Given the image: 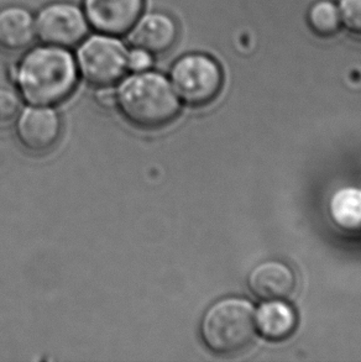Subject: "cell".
<instances>
[{"instance_id": "obj_1", "label": "cell", "mask_w": 361, "mask_h": 362, "mask_svg": "<svg viewBox=\"0 0 361 362\" xmlns=\"http://www.w3.org/2000/svg\"><path fill=\"white\" fill-rule=\"evenodd\" d=\"M10 77L21 98L35 107L64 103L74 93L79 78L71 49L44 44L23 52Z\"/></svg>"}, {"instance_id": "obj_2", "label": "cell", "mask_w": 361, "mask_h": 362, "mask_svg": "<svg viewBox=\"0 0 361 362\" xmlns=\"http://www.w3.org/2000/svg\"><path fill=\"white\" fill-rule=\"evenodd\" d=\"M117 107L134 127L157 130L176 120L180 100L167 77L149 69L122 79L117 88Z\"/></svg>"}, {"instance_id": "obj_3", "label": "cell", "mask_w": 361, "mask_h": 362, "mask_svg": "<svg viewBox=\"0 0 361 362\" xmlns=\"http://www.w3.org/2000/svg\"><path fill=\"white\" fill-rule=\"evenodd\" d=\"M256 312L248 299L229 297L212 304L200 322V338L217 355H236L256 335Z\"/></svg>"}, {"instance_id": "obj_4", "label": "cell", "mask_w": 361, "mask_h": 362, "mask_svg": "<svg viewBox=\"0 0 361 362\" xmlns=\"http://www.w3.org/2000/svg\"><path fill=\"white\" fill-rule=\"evenodd\" d=\"M127 46L118 36L88 35L74 54L79 76L96 88L113 87L127 74Z\"/></svg>"}, {"instance_id": "obj_5", "label": "cell", "mask_w": 361, "mask_h": 362, "mask_svg": "<svg viewBox=\"0 0 361 362\" xmlns=\"http://www.w3.org/2000/svg\"><path fill=\"white\" fill-rule=\"evenodd\" d=\"M168 81L183 103L203 107L219 95L224 76L220 64L210 54L192 52L172 64Z\"/></svg>"}, {"instance_id": "obj_6", "label": "cell", "mask_w": 361, "mask_h": 362, "mask_svg": "<svg viewBox=\"0 0 361 362\" xmlns=\"http://www.w3.org/2000/svg\"><path fill=\"white\" fill-rule=\"evenodd\" d=\"M34 16L36 40L44 45L74 49L91 30L82 6L71 1L49 3Z\"/></svg>"}, {"instance_id": "obj_7", "label": "cell", "mask_w": 361, "mask_h": 362, "mask_svg": "<svg viewBox=\"0 0 361 362\" xmlns=\"http://www.w3.org/2000/svg\"><path fill=\"white\" fill-rule=\"evenodd\" d=\"M89 28L98 34L127 35L145 9V0H82Z\"/></svg>"}, {"instance_id": "obj_8", "label": "cell", "mask_w": 361, "mask_h": 362, "mask_svg": "<svg viewBox=\"0 0 361 362\" xmlns=\"http://www.w3.org/2000/svg\"><path fill=\"white\" fill-rule=\"evenodd\" d=\"M62 132L59 114L50 107L25 109L16 124V137L26 151L42 155L51 151Z\"/></svg>"}, {"instance_id": "obj_9", "label": "cell", "mask_w": 361, "mask_h": 362, "mask_svg": "<svg viewBox=\"0 0 361 362\" xmlns=\"http://www.w3.org/2000/svg\"><path fill=\"white\" fill-rule=\"evenodd\" d=\"M127 35L130 46L145 49L154 57H160L175 47L180 28L171 15L164 11H149L140 15Z\"/></svg>"}, {"instance_id": "obj_10", "label": "cell", "mask_w": 361, "mask_h": 362, "mask_svg": "<svg viewBox=\"0 0 361 362\" xmlns=\"http://www.w3.org/2000/svg\"><path fill=\"white\" fill-rule=\"evenodd\" d=\"M296 284V274L291 267L276 259L255 266L248 277L250 291L263 300L287 298L293 293Z\"/></svg>"}, {"instance_id": "obj_11", "label": "cell", "mask_w": 361, "mask_h": 362, "mask_svg": "<svg viewBox=\"0 0 361 362\" xmlns=\"http://www.w3.org/2000/svg\"><path fill=\"white\" fill-rule=\"evenodd\" d=\"M36 41L35 16L23 5L0 8V49L6 54H23Z\"/></svg>"}, {"instance_id": "obj_12", "label": "cell", "mask_w": 361, "mask_h": 362, "mask_svg": "<svg viewBox=\"0 0 361 362\" xmlns=\"http://www.w3.org/2000/svg\"><path fill=\"white\" fill-rule=\"evenodd\" d=\"M256 329L270 340L288 338L297 327V314L282 299L265 300L256 312Z\"/></svg>"}, {"instance_id": "obj_13", "label": "cell", "mask_w": 361, "mask_h": 362, "mask_svg": "<svg viewBox=\"0 0 361 362\" xmlns=\"http://www.w3.org/2000/svg\"><path fill=\"white\" fill-rule=\"evenodd\" d=\"M333 221L344 230H361V189L345 187L333 194L329 203Z\"/></svg>"}, {"instance_id": "obj_14", "label": "cell", "mask_w": 361, "mask_h": 362, "mask_svg": "<svg viewBox=\"0 0 361 362\" xmlns=\"http://www.w3.org/2000/svg\"><path fill=\"white\" fill-rule=\"evenodd\" d=\"M307 24L318 37H334L339 34L343 26L338 5L331 0H318L308 10Z\"/></svg>"}, {"instance_id": "obj_15", "label": "cell", "mask_w": 361, "mask_h": 362, "mask_svg": "<svg viewBox=\"0 0 361 362\" xmlns=\"http://www.w3.org/2000/svg\"><path fill=\"white\" fill-rule=\"evenodd\" d=\"M342 25L352 35L361 37V0H339Z\"/></svg>"}, {"instance_id": "obj_16", "label": "cell", "mask_w": 361, "mask_h": 362, "mask_svg": "<svg viewBox=\"0 0 361 362\" xmlns=\"http://www.w3.org/2000/svg\"><path fill=\"white\" fill-rule=\"evenodd\" d=\"M155 57L145 49L130 46L127 49V69L129 74H139L151 69Z\"/></svg>"}, {"instance_id": "obj_17", "label": "cell", "mask_w": 361, "mask_h": 362, "mask_svg": "<svg viewBox=\"0 0 361 362\" xmlns=\"http://www.w3.org/2000/svg\"><path fill=\"white\" fill-rule=\"evenodd\" d=\"M20 110V99L10 89L0 88V124L14 120Z\"/></svg>"}, {"instance_id": "obj_18", "label": "cell", "mask_w": 361, "mask_h": 362, "mask_svg": "<svg viewBox=\"0 0 361 362\" xmlns=\"http://www.w3.org/2000/svg\"><path fill=\"white\" fill-rule=\"evenodd\" d=\"M98 105L104 109H113L117 107V88L113 87H102L98 88L96 93Z\"/></svg>"}]
</instances>
